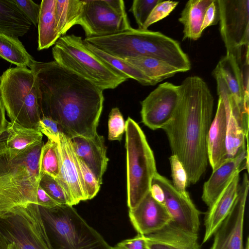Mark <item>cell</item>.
<instances>
[{"mask_svg":"<svg viewBox=\"0 0 249 249\" xmlns=\"http://www.w3.org/2000/svg\"><path fill=\"white\" fill-rule=\"evenodd\" d=\"M145 236L147 239L166 245L171 249H200L198 234L182 230L172 221L161 230Z\"/></svg>","mask_w":249,"mask_h":249,"instance_id":"24","label":"cell"},{"mask_svg":"<svg viewBox=\"0 0 249 249\" xmlns=\"http://www.w3.org/2000/svg\"><path fill=\"white\" fill-rule=\"evenodd\" d=\"M56 0H43L38 21V47L40 51L54 45L60 37L55 16Z\"/></svg>","mask_w":249,"mask_h":249,"instance_id":"25","label":"cell"},{"mask_svg":"<svg viewBox=\"0 0 249 249\" xmlns=\"http://www.w3.org/2000/svg\"><path fill=\"white\" fill-rule=\"evenodd\" d=\"M220 74L227 85L225 91L232 113L246 137L249 133V86L244 81L235 57L226 54L221 58L213 71Z\"/></svg>","mask_w":249,"mask_h":249,"instance_id":"10","label":"cell"},{"mask_svg":"<svg viewBox=\"0 0 249 249\" xmlns=\"http://www.w3.org/2000/svg\"><path fill=\"white\" fill-rule=\"evenodd\" d=\"M31 26V22L14 0H0V33L18 37L23 36Z\"/></svg>","mask_w":249,"mask_h":249,"instance_id":"23","label":"cell"},{"mask_svg":"<svg viewBox=\"0 0 249 249\" xmlns=\"http://www.w3.org/2000/svg\"><path fill=\"white\" fill-rule=\"evenodd\" d=\"M0 57L17 67L29 68L35 60L18 37L1 33Z\"/></svg>","mask_w":249,"mask_h":249,"instance_id":"29","label":"cell"},{"mask_svg":"<svg viewBox=\"0 0 249 249\" xmlns=\"http://www.w3.org/2000/svg\"><path fill=\"white\" fill-rule=\"evenodd\" d=\"M218 97L216 113L207 138L208 160L213 170L228 159L226 111L222 98Z\"/></svg>","mask_w":249,"mask_h":249,"instance_id":"20","label":"cell"},{"mask_svg":"<svg viewBox=\"0 0 249 249\" xmlns=\"http://www.w3.org/2000/svg\"><path fill=\"white\" fill-rule=\"evenodd\" d=\"M147 240L150 249H171L168 246L163 244L150 241L147 239Z\"/></svg>","mask_w":249,"mask_h":249,"instance_id":"47","label":"cell"},{"mask_svg":"<svg viewBox=\"0 0 249 249\" xmlns=\"http://www.w3.org/2000/svg\"><path fill=\"white\" fill-rule=\"evenodd\" d=\"M129 217L137 232L145 236L161 230L172 221L164 205L156 200L150 192L136 207L129 210Z\"/></svg>","mask_w":249,"mask_h":249,"instance_id":"16","label":"cell"},{"mask_svg":"<svg viewBox=\"0 0 249 249\" xmlns=\"http://www.w3.org/2000/svg\"><path fill=\"white\" fill-rule=\"evenodd\" d=\"M83 5L76 25H80L86 37L103 36L117 34L132 27L127 14L113 10L106 0H83Z\"/></svg>","mask_w":249,"mask_h":249,"instance_id":"11","label":"cell"},{"mask_svg":"<svg viewBox=\"0 0 249 249\" xmlns=\"http://www.w3.org/2000/svg\"><path fill=\"white\" fill-rule=\"evenodd\" d=\"M220 12L217 0H213L207 9L203 19L202 31L219 22Z\"/></svg>","mask_w":249,"mask_h":249,"instance_id":"42","label":"cell"},{"mask_svg":"<svg viewBox=\"0 0 249 249\" xmlns=\"http://www.w3.org/2000/svg\"><path fill=\"white\" fill-rule=\"evenodd\" d=\"M39 206V205H38ZM51 249H111L103 237L69 205L39 206Z\"/></svg>","mask_w":249,"mask_h":249,"instance_id":"4","label":"cell"},{"mask_svg":"<svg viewBox=\"0 0 249 249\" xmlns=\"http://www.w3.org/2000/svg\"><path fill=\"white\" fill-rule=\"evenodd\" d=\"M239 174L233 177L213 205L208 208L204 218L205 231L202 243H206L213 236L231 211L238 194Z\"/></svg>","mask_w":249,"mask_h":249,"instance_id":"21","label":"cell"},{"mask_svg":"<svg viewBox=\"0 0 249 249\" xmlns=\"http://www.w3.org/2000/svg\"><path fill=\"white\" fill-rule=\"evenodd\" d=\"M9 244V242L0 230V249H7Z\"/></svg>","mask_w":249,"mask_h":249,"instance_id":"48","label":"cell"},{"mask_svg":"<svg viewBox=\"0 0 249 249\" xmlns=\"http://www.w3.org/2000/svg\"><path fill=\"white\" fill-rule=\"evenodd\" d=\"M213 105V97L205 81L198 76H188L179 85L177 107L162 128L172 155L185 168L188 185L196 183L207 170V138Z\"/></svg>","mask_w":249,"mask_h":249,"instance_id":"2","label":"cell"},{"mask_svg":"<svg viewBox=\"0 0 249 249\" xmlns=\"http://www.w3.org/2000/svg\"><path fill=\"white\" fill-rule=\"evenodd\" d=\"M178 3V1L161 0L152 10L143 25L142 30H148L150 25L169 16Z\"/></svg>","mask_w":249,"mask_h":249,"instance_id":"38","label":"cell"},{"mask_svg":"<svg viewBox=\"0 0 249 249\" xmlns=\"http://www.w3.org/2000/svg\"><path fill=\"white\" fill-rule=\"evenodd\" d=\"M7 249H20L19 247L14 243L11 242L9 244Z\"/></svg>","mask_w":249,"mask_h":249,"instance_id":"49","label":"cell"},{"mask_svg":"<svg viewBox=\"0 0 249 249\" xmlns=\"http://www.w3.org/2000/svg\"><path fill=\"white\" fill-rule=\"evenodd\" d=\"M0 142V215L15 208L37 204L43 141L16 151Z\"/></svg>","mask_w":249,"mask_h":249,"instance_id":"3","label":"cell"},{"mask_svg":"<svg viewBox=\"0 0 249 249\" xmlns=\"http://www.w3.org/2000/svg\"><path fill=\"white\" fill-rule=\"evenodd\" d=\"M0 94L10 121L37 129L41 114L38 80L32 70L20 67L6 70L0 76Z\"/></svg>","mask_w":249,"mask_h":249,"instance_id":"6","label":"cell"},{"mask_svg":"<svg viewBox=\"0 0 249 249\" xmlns=\"http://www.w3.org/2000/svg\"><path fill=\"white\" fill-rule=\"evenodd\" d=\"M249 189L248 175L244 173L231 211L213 235L210 249H244V224ZM245 249H249L248 242Z\"/></svg>","mask_w":249,"mask_h":249,"instance_id":"12","label":"cell"},{"mask_svg":"<svg viewBox=\"0 0 249 249\" xmlns=\"http://www.w3.org/2000/svg\"><path fill=\"white\" fill-rule=\"evenodd\" d=\"M218 96L224 103L227 115L226 145L228 159L236 156L242 151L248 147L247 138L233 116L225 93L220 86H217Z\"/></svg>","mask_w":249,"mask_h":249,"instance_id":"26","label":"cell"},{"mask_svg":"<svg viewBox=\"0 0 249 249\" xmlns=\"http://www.w3.org/2000/svg\"><path fill=\"white\" fill-rule=\"evenodd\" d=\"M84 42L91 52L127 79H133L143 86H152L150 81L139 70L125 60L112 56L84 40Z\"/></svg>","mask_w":249,"mask_h":249,"instance_id":"31","label":"cell"},{"mask_svg":"<svg viewBox=\"0 0 249 249\" xmlns=\"http://www.w3.org/2000/svg\"><path fill=\"white\" fill-rule=\"evenodd\" d=\"M246 169H249L248 147L235 157L227 159L213 170L209 178L204 184L202 195V199L208 208L213 205L233 177Z\"/></svg>","mask_w":249,"mask_h":249,"instance_id":"18","label":"cell"},{"mask_svg":"<svg viewBox=\"0 0 249 249\" xmlns=\"http://www.w3.org/2000/svg\"><path fill=\"white\" fill-rule=\"evenodd\" d=\"M8 123L5 117V110L0 94V142L6 139Z\"/></svg>","mask_w":249,"mask_h":249,"instance_id":"44","label":"cell"},{"mask_svg":"<svg viewBox=\"0 0 249 249\" xmlns=\"http://www.w3.org/2000/svg\"><path fill=\"white\" fill-rule=\"evenodd\" d=\"M169 161L173 185L183 195H189L186 190L188 186L187 175L182 164L177 157L174 155H172L170 157Z\"/></svg>","mask_w":249,"mask_h":249,"instance_id":"35","label":"cell"},{"mask_svg":"<svg viewBox=\"0 0 249 249\" xmlns=\"http://www.w3.org/2000/svg\"><path fill=\"white\" fill-rule=\"evenodd\" d=\"M111 249H150L145 235L138 233L132 238L118 243Z\"/></svg>","mask_w":249,"mask_h":249,"instance_id":"41","label":"cell"},{"mask_svg":"<svg viewBox=\"0 0 249 249\" xmlns=\"http://www.w3.org/2000/svg\"><path fill=\"white\" fill-rule=\"evenodd\" d=\"M37 204L41 207L52 208L59 205L39 185L37 190Z\"/></svg>","mask_w":249,"mask_h":249,"instance_id":"43","label":"cell"},{"mask_svg":"<svg viewBox=\"0 0 249 249\" xmlns=\"http://www.w3.org/2000/svg\"><path fill=\"white\" fill-rule=\"evenodd\" d=\"M123 59L139 70L150 81L152 86L179 72L167 63L150 56Z\"/></svg>","mask_w":249,"mask_h":249,"instance_id":"27","label":"cell"},{"mask_svg":"<svg viewBox=\"0 0 249 249\" xmlns=\"http://www.w3.org/2000/svg\"><path fill=\"white\" fill-rule=\"evenodd\" d=\"M0 230L20 249H51L39 206L29 204L0 215Z\"/></svg>","mask_w":249,"mask_h":249,"instance_id":"8","label":"cell"},{"mask_svg":"<svg viewBox=\"0 0 249 249\" xmlns=\"http://www.w3.org/2000/svg\"><path fill=\"white\" fill-rule=\"evenodd\" d=\"M108 5L116 12L121 14H127L124 1L122 0H106Z\"/></svg>","mask_w":249,"mask_h":249,"instance_id":"46","label":"cell"},{"mask_svg":"<svg viewBox=\"0 0 249 249\" xmlns=\"http://www.w3.org/2000/svg\"><path fill=\"white\" fill-rule=\"evenodd\" d=\"M52 54L60 66L103 90L114 89L128 79L91 52L81 36H61L52 48Z\"/></svg>","mask_w":249,"mask_h":249,"instance_id":"5","label":"cell"},{"mask_svg":"<svg viewBox=\"0 0 249 249\" xmlns=\"http://www.w3.org/2000/svg\"><path fill=\"white\" fill-rule=\"evenodd\" d=\"M141 33L147 56L167 63L179 72L187 71L191 69V64L188 56L177 41L159 32L141 30Z\"/></svg>","mask_w":249,"mask_h":249,"instance_id":"15","label":"cell"},{"mask_svg":"<svg viewBox=\"0 0 249 249\" xmlns=\"http://www.w3.org/2000/svg\"><path fill=\"white\" fill-rule=\"evenodd\" d=\"M59 143L61 165L59 177L55 179L65 191L69 205L73 206L81 201L86 200V198L80 180L71 139L62 131L60 133Z\"/></svg>","mask_w":249,"mask_h":249,"instance_id":"17","label":"cell"},{"mask_svg":"<svg viewBox=\"0 0 249 249\" xmlns=\"http://www.w3.org/2000/svg\"><path fill=\"white\" fill-rule=\"evenodd\" d=\"M152 180L160 186L163 190V204L169 213L172 221L182 230L198 234L200 213L189 195L185 196L181 194L174 187L172 181L158 172Z\"/></svg>","mask_w":249,"mask_h":249,"instance_id":"13","label":"cell"},{"mask_svg":"<svg viewBox=\"0 0 249 249\" xmlns=\"http://www.w3.org/2000/svg\"><path fill=\"white\" fill-rule=\"evenodd\" d=\"M30 69L38 80L41 117L56 121L71 138L94 137L103 108V90L55 61L35 60Z\"/></svg>","mask_w":249,"mask_h":249,"instance_id":"1","label":"cell"},{"mask_svg":"<svg viewBox=\"0 0 249 249\" xmlns=\"http://www.w3.org/2000/svg\"><path fill=\"white\" fill-rule=\"evenodd\" d=\"M179 97V86L169 82L159 85L141 102L144 125L152 130L162 128L171 119Z\"/></svg>","mask_w":249,"mask_h":249,"instance_id":"14","label":"cell"},{"mask_svg":"<svg viewBox=\"0 0 249 249\" xmlns=\"http://www.w3.org/2000/svg\"><path fill=\"white\" fill-rule=\"evenodd\" d=\"M152 196L159 202L163 203L164 193L161 188L157 183L152 180L150 191Z\"/></svg>","mask_w":249,"mask_h":249,"instance_id":"45","label":"cell"},{"mask_svg":"<svg viewBox=\"0 0 249 249\" xmlns=\"http://www.w3.org/2000/svg\"><path fill=\"white\" fill-rule=\"evenodd\" d=\"M83 0H56L55 16L59 36H65L76 23L81 15Z\"/></svg>","mask_w":249,"mask_h":249,"instance_id":"30","label":"cell"},{"mask_svg":"<svg viewBox=\"0 0 249 249\" xmlns=\"http://www.w3.org/2000/svg\"><path fill=\"white\" fill-rule=\"evenodd\" d=\"M39 185L60 205H69L66 193L55 178L47 175L41 176Z\"/></svg>","mask_w":249,"mask_h":249,"instance_id":"34","label":"cell"},{"mask_svg":"<svg viewBox=\"0 0 249 249\" xmlns=\"http://www.w3.org/2000/svg\"><path fill=\"white\" fill-rule=\"evenodd\" d=\"M161 0H134L130 11L135 19L138 29L142 30L143 25L155 6Z\"/></svg>","mask_w":249,"mask_h":249,"instance_id":"36","label":"cell"},{"mask_svg":"<svg viewBox=\"0 0 249 249\" xmlns=\"http://www.w3.org/2000/svg\"><path fill=\"white\" fill-rule=\"evenodd\" d=\"M23 15L33 24L37 26L40 10V5L31 0H14Z\"/></svg>","mask_w":249,"mask_h":249,"instance_id":"40","label":"cell"},{"mask_svg":"<svg viewBox=\"0 0 249 249\" xmlns=\"http://www.w3.org/2000/svg\"><path fill=\"white\" fill-rule=\"evenodd\" d=\"M127 203L134 209L150 192L157 173L153 152L138 124L128 117L125 122Z\"/></svg>","mask_w":249,"mask_h":249,"instance_id":"7","label":"cell"},{"mask_svg":"<svg viewBox=\"0 0 249 249\" xmlns=\"http://www.w3.org/2000/svg\"><path fill=\"white\" fill-rule=\"evenodd\" d=\"M217 0L226 54L237 55L249 45V0Z\"/></svg>","mask_w":249,"mask_h":249,"instance_id":"9","label":"cell"},{"mask_svg":"<svg viewBox=\"0 0 249 249\" xmlns=\"http://www.w3.org/2000/svg\"><path fill=\"white\" fill-rule=\"evenodd\" d=\"M108 139L110 141H121L125 130V122L119 109L112 108L109 114Z\"/></svg>","mask_w":249,"mask_h":249,"instance_id":"37","label":"cell"},{"mask_svg":"<svg viewBox=\"0 0 249 249\" xmlns=\"http://www.w3.org/2000/svg\"><path fill=\"white\" fill-rule=\"evenodd\" d=\"M75 159L86 200L93 198L100 190L101 185L85 162L75 153Z\"/></svg>","mask_w":249,"mask_h":249,"instance_id":"33","label":"cell"},{"mask_svg":"<svg viewBox=\"0 0 249 249\" xmlns=\"http://www.w3.org/2000/svg\"><path fill=\"white\" fill-rule=\"evenodd\" d=\"M61 165V156L59 143L48 139L47 142L44 144L40 154V176L47 174L57 178L60 174Z\"/></svg>","mask_w":249,"mask_h":249,"instance_id":"32","label":"cell"},{"mask_svg":"<svg viewBox=\"0 0 249 249\" xmlns=\"http://www.w3.org/2000/svg\"><path fill=\"white\" fill-rule=\"evenodd\" d=\"M6 132L7 146L16 151H22L42 141L43 134L40 131L23 126L16 122H8Z\"/></svg>","mask_w":249,"mask_h":249,"instance_id":"28","label":"cell"},{"mask_svg":"<svg viewBox=\"0 0 249 249\" xmlns=\"http://www.w3.org/2000/svg\"><path fill=\"white\" fill-rule=\"evenodd\" d=\"M37 129L53 141L59 143V136L63 131L58 124L51 118L42 116L38 122Z\"/></svg>","mask_w":249,"mask_h":249,"instance_id":"39","label":"cell"},{"mask_svg":"<svg viewBox=\"0 0 249 249\" xmlns=\"http://www.w3.org/2000/svg\"><path fill=\"white\" fill-rule=\"evenodd\" d=\"M213 0H190L187 2L178 18L183 26L182 40H196L201 37L204 15Z\"/></svg>","mask_w":249,"mask_h":249,"instance_id":"22","label":"cell"},{"mask_svg":"<svg viewBox=\"0 0 249 249\" xmlns=\"http://www.w3.org/2000/svg\"><path fill=\"white\" fill-rule=\"evenodd\" d=\"M71 139L76 155L85 162L101 185L109 160L104 137L97 133L91 138L75 136Z\"/></svg>","mask_w":249,"mask_h":249,"instance_id":"19","label":"cell"}]
</instances>
